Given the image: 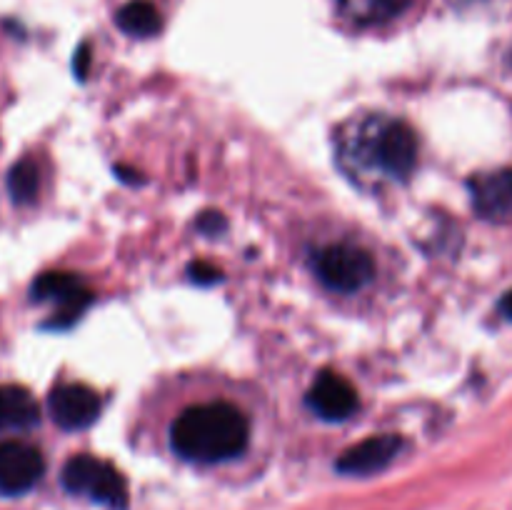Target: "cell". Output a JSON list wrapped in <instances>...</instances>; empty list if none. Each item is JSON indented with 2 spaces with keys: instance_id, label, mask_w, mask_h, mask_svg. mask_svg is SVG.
<instances>
[{
  "instance_id": "1",
  "label": "cell",
  "mask_w": 512,
  "mask_h": 510,
  "mask_svg": "<svg viewBox=\"0 0 512 510\" xmlns=\"http://www.w3.org/2000/svg\"><path fill=\"white\" fill-rule=\"evenodd\" d=\"M178 455L195 463H223L248 448V418L230 403H203L183 410L170 428Z\"/></svg>"
},
{
  "instance_id": "2",
  "label": "cell",
  "mask_w": 512,
  "mask_h": 510,
  "mask_svg": "<svg viewBox=\"0 0 512 510\" xmlns=\"http://www.w3.org/2000/svg\"><path fill=\"white\" fill-rule=\"evenodd\" d=\"M63 485L73 495H85L105 508L123 510L128 505V483L105 460L93 455H75L63 468Z\"/></svg>"
},
{
  "instance_id": "3",
  "label": "cell",
  "mask_w": 512,
  "mask_h": 510,
  "mask_svg": "<svg viewBox=\"0 0 512 510\" xmlns=\"http://www.w3.org/2000/svg\"><path fill=\"white\" fill-rule=\"evenodd\" d=\"M318 278L338 293H355L373 280L375 265L365 250L355 245H328L315 255Z\"/></svg>"
},
{
  "instance_id": "4",
  "label": "cell",
  "mask_w": 512,
  "mask_h": 510,
  "mask_svg": "<svg viewBox=\"0 0 512 510\" xmlns=\"http://www.w3.org/2000/svg\"><path fill=\"white\" fill-rule=\"evenodd\" d=\"M33 298L55 303L50 328H68L93 303L88 285L73 273H45L33 283Z\"/></svg>"
},
{
  "instance_id": "5",
  "label": "cell",
  "mask_w": 512,
  "mask_h": 510,
  "mask_svg": "<svg viewBox=\"0 0 512 510\" xmlns=\"http://www.w3.org/2000/svg\"><path fill=\"white\" fill-rule=\"evenodd\" d=\"M45 470V460L35 445L23 440L0 443V493L23 495L33 488Z\"/></svg>"
},
{
  "instance_id": "6",
  "label": "cell",
  "mask_w": 512,
  "mask_h": 510,
  "mask_svg": "<svg viewBox=\"0 0 512 510\" xmlns=\"http://www.w3.org/2000/svg\"><path fill=\"white\" fill-rule=\"evenodd\" d=\"M50 415L65 430H80L100 415V395L83 383H63L50 390Z\"/></svg>"
},
{
  "instance_id": "7",
  "label": "cell",
  "mask_w": 512,
  "mask_h": 510,
  "mask_svg": "<svg viewBox=\"0 0 512 510\" xmlns=\"http://www.w3.org/2000/svg\"><path fill=\"white\" fill-rule=\"evenodd\" d=\"M373 158L393 178H408L418 160V140L408 123H388L378 133L373 145Z\"/></svg>"
},
{
  "instance_id": "8",
  "label": "cell",
  "mask_w": 512,
  "mask_h": 510,
  "mask_svg": "<svg viewBox=\"0 0 512 510\" xmlns=\"http://www.w3.org/2000/svg\"><path fill=\"white\" fill-rule=\"evenodd\" d=\"M400 448H403V440L398 435H373L345 450L338 460V470L345 475H373L388 468L398 458Z\"/></svg>"
},
{
  "instance_id": "9",
  "label": "cell",
  "mask_w": 512,
  "mask_h": 510,
  "mask_svg": "<svg viewBox=\"0 0 512 510\" xmlns=\"http://www.w3.org/2000/svg\"><path fill=\"white\" fill-rule=\"evenodd\" d=\"M308 405L320 418L345 420L358 410V393L343 375L325 370L308 390Z\"/></svg>"
},
{
  "instance_id": "10",
  "label": "cell",
  "mask_w": 512,
  "mask_h": 510,
  "mask_svg": "<svg viewBox=\"0 0 512 510\" xmlns=\"http://www.w3.org/2000/svg\"><path fill=\"white\" fill-rule=\"evenodd\" d=\"M473 205L483 218L503 220L512 218V168H500L493 173H480L470 180Z\"/></svg>"
},
{
  "instance_id": "11",
  "label": "cell",
  "mask_w": 512,
  "mask_h": 510,
  "mask_svg": "<svg viewBox=\"0 0 512 510\" xmlns=\"http://www.w3.org/2000/svg\"><path fill=\"white\" fill-rule=\"evenodd\" d=\"M40 410L30 390L0 385V430H28L38 423Z\"/></svg>"
},
{
  "instance_id": "12",
  "label": "cell",
  "mask_w": 512,
  "mask_h": 510,
  "mask_svg": "<svg viewBox=\"0 0 512 510\" xmlns=\"http://www.w3.org/2000/svg\"><path fill=\"white\" fill-rule=\"evenodd\" d=\"M115 23L123 33L133 35V38H150V35L160 33V28H163V18H160L158 8L150 0H130V3H125L115 13Z\"/></svg>"
},
{
  "instance_id": "13",
  "label": "cell",
  "mask_w": 512,
  "mask_h": 510,
  "mask_svg": "<svg viewBox=\"0 0 512 510\" xmlns=\"http://www.w3.org/2000/svg\"><path fill=\"white\" fill-rule=\"evenodd\" d=\"M340 10L358 23H383L405 13L410 0H338Z\"/></svg>"
},
{
  "instance_id": "14",
  "label": "cell",
  "mask_w": 512,
  "mask_h": 510,
  "mask_svg": "<svg viewBox=\"0 0 512 510\" xmlns=\"http://www.w3.org/2000/svg\"><path fill=\"white\" fill-rule=\"evenodd\" d=\"M38 185H40V173H38V165L33 160H20L10 168L8 175V190H10V198L15 203H30L35 200L38 195Z\"/></svg>"
},
{
  "instance_id": "15",
  "label": "cell",
  "mask_w": 512,
  "mask_h": 510,
  "mask_svg": "<svg viewBox=\"0 0 512 510\" xmlns=\"http://www.w3.org/2000/svg\"><path fill=\"white\" fill-rule=\"evenodd\" d=\"M188 275H190V280H195V283H200V285H210V283H215V280H220V270L215 268V265L205 263V260H195V263H190Z\"/></svg>"
},
{
  "instance_id": "16",
  "label": "cell",
  "mask_w": 512,
  "mask_h": 510,
  "mask_svg": "<svg viewBox=\"0 0 512 510\" xmlns=\"http://www.w3.org/2000/svg\"><path fill=\"white\" fill-rule=\"evenodd\" d=\"M225 218L220 213H213V210H208V213H203L198 218V230L205 235H220L225 230Z\"/></svg>"
},
{
  "instance_id": "17",
  "label": "cell",
  "mask_w": 512,
  "mask_h": 510,
  "mask_svg": "<svg viewBox=\"0 0 512 510\" xmlns=\"http://www.w3.org/2000/svg\"><path fill=\"white\" fill-rule=\"evenodd\" d=\"M88 63H90L88 45H80L78 53H75V63H73L75 75H78V78H85V73H88Z\"/></svg>"
},
{
  "instance_id": "18",
  "label": "cell",
  "mask_w": 512,
  "mask_h": 510,
  "mask_svg": "<svg viewBox=\"0 0 512 510\" xmlns=\"http://www.w3.org/2000/svg\"><path fill=\"white\" fill-rule=\"evenodd\" d=\"M500 310H503L505 318L512 320V290H508V293H505V298L500 300Z\"/></svg>"
}]
</instances>
